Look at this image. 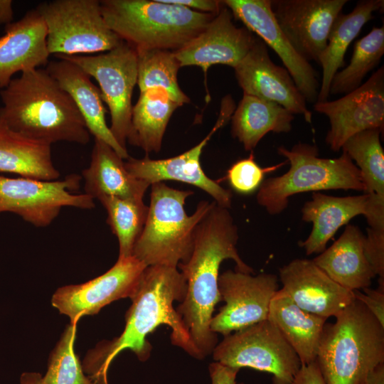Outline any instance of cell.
<instances>
[{
	"mask_svg": "<svg viewBox=\"0 0 384 384\" xmlns=\"http://www.w3.org/2000/svg\"><path fill=\"white\" fill-rule=\"evenodd\" d=\"M348 0H271L279 28L306 61L319 60L331 26Z\"/></svg>",
	"mask_w": 384,
	"mask_h": 384,
	"instance_id": "cell-16",
	"label": "cell"
},
{
	"mask_svg": "<svg viewBox=\"0 0 384 384\" xmlns=\"http://www.w3.org/2000/svg\"><path fill=\"white\" fill-rule=\"evenodd\" d=\"M314 110L329 119L326 142L335 152L352 136L362 131L384 128V67L342 97L316 102Z\"/></svg>",
	"mask_w": 384,
	"mask_h": 384,
	"instance_id": "cell-15",
	"label": "cell"
},
{
	"mask_svg": "<svg viewBox=\"0 0 384 384\" xmlns=\"http://www.w3.org/2000/svg\"><path fill=\"white\" fill-rule=\"evenodd\" d=\"M368 202L367 193L337 197L314 192L311 200L306 202L302 208V219L312 223V230L299 245L305 250L307 255L321 253L341 226L356 215L366 216Z\"/></svg>",
	"mask_w": 384,
	"mask_h": 384,
	"instance_id": "cell-23",
	"label": "cell"
},
{
	"mask_svg": "<svg viewBox=\"0 0 384 384\" xmlns=\"http://www.w3.org/2000/svg\"><path fill=\"white\" fill-rule=\"evenodd\" d=\"M244 94L279 104L311 123L312 114L306 101L287 69L274 64L266 44L258 37L246 55L234 68Z\"/></svg>",
	"mask_w": 384,
	"mask_h": 384,
	"instance_id": "cell-18",
	"label": "cell"
},
{
	"mask_svg": "<svg viewBox=\"0 0 384 384\" xmlns=\"http://www.w3.org/2000/svg\"><path fill=\"white\" fill-rule=\"evenodd\" d=\"M230 97L227 95L223 99L220 114L215 126L195 146L181 154L164 159H151L148 156L135 159L129 156L124 161L127 171L150 186L169 180L191 184L206 192L220 206L230 208L233 198L231 191L207 176L201 167L200 159L203 148L213 134L229 121L234 112L235 102Z\"/></svg>",
	"mask_w": 384,
	"mask_h": 384,
	"instance_id": "cell-13",
	"label": "cell"
},
{
	"mask_svg": "<svg viewBox=\"0 0 384 384\" xmlns=\"http://www.w3.org/2000/svg\"><path fill=\"white\" fill-rule=\"evenodd\" d=\"M353 291L355 298L359 300L384 326V279H378L376 289L369 287Z\"/></svg>",
	"mask_w": 384,
	"mask_h": 384,
	"instance_id": "cell-38",
	"label": "cell"
},
{
	"mask_svg": "<svg viewBox=\"0 0 384 384\" xmlns=\"http://www.w3.org/2000/svg\"><path fill=\"white\" fill-rule=\"evenodd\" d=\"M233 17L224 5L201 32L174 51L181 67L199 66L205 73L216 64L234 68L248 53L256 37L246 28L237 27Z\"/></svg>",
	"mask_w": 384,
	"mask_h": 384,
	"instance_id": "cell-19",
	"label": "cell"
},
{
	"mask_svg": "<svg viewBox=\"0 0 384 384\" xmlns=\"http://www.w3.org/2000/svg\"><path fill=\"white\" fill-rule=\"evenodd\" d=\"M364 252L375 276L384 279V230L367 229Z\"/></svg>",
	"mask_w": 384,
	"mask_h": 384,
	"instance_id": "cell-37",
	"label": "cell"
},
{
	"mask_svg": "<svg viewBox=\"0 0 384 384\" xmlns=\"http://www.w3.org/2000/svg\"><path fill=\"white\" fill-rule=\"evenodd\" d=\"M150 203L144 228L133 248L132 256L146 266L177 268L186 262L193 248L196 226L210 209L213 202L201 201L188 215L186 200L193 192L168 186L164 182L151 186Z\"/></svg>",
	"mask_w": 384,
	"mask_h": 384,
	"instance_id": "cell-6",
	"label": "cell"
},
{
	"mask_svg": "<svg viewBox=\"0 0 384 384\" xmlns=\"http://www.w3.org/2000/svg\"><path fill=\"white\" fill-rule=\"evenodd\" d=\"M383 0H363L347 14L340 13L336 18L327 44L319 60L322 68V80L316 102L328 100L331 80L338 70L344 65V55L363 26L373 18V14L381 11Z\"/></svg>",
	"mask_w": 384,
	"mask_h": 384,
	"instance_id": "cell-27",
	"label": "cell"
},
{
	"mask_svg": "<svg viewBox=\"0 0 384 384\" xmlns=\"http://www.w3.org/2000/svg\"><path fill=\"white\" fill-rule=\"evenodd\" d=\"M218 284L225 304L212 318L213 332L225 336L268 319L271 301L278 291L276 274L253 276L229 270L219 275Z\"/></svg>",
	"mask_w": 384,
	"mask_h": 384,
	"instance_id": "cell-12",
	"label": "cell"
},
{
	"mask_svg": "<svg viewBox=\"0 0 384 384\" xmlns=\"http://www.w3.org/2000/svg\"><path fill=\"white\" fill-rule=\"evenodd\" d=\"M181 105L162 90L140 92L132 107L131 126L127 142L146 154L158 153L173 112Z\"/></svg>",
	"mask_w": 384,
	"mask_h": 384,
	"instance_id": "cell-30",
	"label": "cell"
},
{
	"mask_svg": "<svg viewBox=\"0 0 384 384\" xmlns=\"http://www.w3.org/2000/svg\"><path fill=\"white\" fill-rule=\"evenodd\" d=\"M294 118L276 102L243 93L231 117V132L246 151H252L267 133L289 132Z\"/></svg>",
	"mask_w": 384,
	"mask_h": 384,
	"instance_id": "cell-28",
	"label": "cell"
},
{
	"mask_svg": "<svg viewBox=\"0 0 384 384\" xmlns=\"http://www.w3.org/2000/svg\"><path fill=\"white\" fill-rule=\"evenodd\" d=\"M80 180L78 174L53 181L0 176V213H14L36 227H46L64 207L92 209V197L73 193Z\"/></svg>",
	"mask_w": 384,
	"mask_h": 384,
	"instance_id": "cell-11",
	"label": "cell"
},
{
	"mask_svg": "<svg viewBox=\"0 0 384 384\" xmlns=\"http://www.w3.org/2000/svg\"><path fill=\"white\" fill-rule=\"evenodd\" d=\"M380 129H370L350 137L342 146L346 153L356 163L364 193L384 198V151L380 143Z\"/></svg>",
	"mask_w": 384,
	"mask_h": 384,
	"instance_id": "cell-31",
	"label": "cell"
},
{
	"mask_svg": "<svg viewBox=\"0 0 384 384\" xmlns=\"http://www.w3.org/2000/svg\"><path fill=\"white\" fill-rule=\"evenodd\" d=\"M13 16L12 1L0 0V24L5 23L6 26L11 23Z\"/></svg>",
	"mask_w": 384,
	"mask_h": 384,
	"instance_id": "cell-42",
	"label": "cell"
},
{
	"mask_svg": "<svg viewBox=\"0 0 384 384\" xmlns=\"http://www.w3.org/2000/svg\"><path fill=\"white\" fill-rule=\"evenodd\" d=\"M365 235L354 225L344 231L313 262L332 280L351 291L369 287L375 277L364 252Z\"/></svg>",
	"mask_w": 384,
	"mask_h": 384,
	"instance_id": "cell-24",
	"label": "cell"
},
{
	"mask_svg": "<svg viewBox=\"0 0 384 384\" xmlns=\"http://www.w3.org/2000/svg\"><path fill=\"white\" fill-rule=\"evenodd\" d=\"M80 67L100 85L102 101L110 110V129L124 149L131 126L132 96L137 84V53L124 41L97 55H56Z\"/></svg>",
	"mask_w": 384,
	"mask_h": 384,
	"instance_id": "cell-10",
	"label": "cell"
},
{
	"mask_svg": "<svg viewBox=\"0 0 384 384\" xmlns=\"http://www.w3.org/2000/svg\"><path fill=\"white\" fill-rule=\"evenodd\" d=\"M100 4L107 26L136 50L176 51L215 16L164 0H102Z\"/></svg>",
	"mask_w": 384,
	"mask_h": 384,
	"instance_id": "cell-5",
	"label": "cell"
},
{
	"mask_svg": "<svg viewBox=\"0 0 384 384\" xmlns=\"http://www.w3.org/2000/svg\"><path fill=\"white\" fill-rule=\"evenodd\" d=\"M45 21L36 9L5 27L0 37V88L5 87L17 73L38 68L48 63Z\"/></svg>",
	"mask_w": 384,
	"mask_h": 384,
	"instance_id": "cell-21",
	"label": "cell"
},
{
	"mask_svg": "<svg viewBox=\"0 0 384 384\" xmlns=\"http://www.w3.org/2000/svg\"><path fill=\"white\" fill-rule=\"evenodd\" d=\"M361 384H384V364L378 366Z\"/></svg>",
	"mask_w": 384,
	"mask_h": 384,
	"instance_id": "cell-43",
	"label": "cell"
},
{
	"mask_svg": "<svg viewBox=\"0 0 384 384\" xmlns=\"http://www.w3.org/2000/svg\"><path fill=\"white\" fill-rule=\"evenodd\" d=\"M287 161L278 164L261 167L255 161L253 153L247 158L235 161L227 171L225 179L233 191L240 194H250L259 189L266 174L276 171Z\"/></svg>",
	"mask_w": 384,
	"mask_h": 384,
	"instance_id": "cell-36",
	"label": "cell"
},
{
	"mask_svg": "<svg viewBox=\"0 0 384 384\" xmlns=\"http://www.w3.org/2000/svg\"><path fill=\"white\" fill-rule=\"evenodd\" d=\"M107 213V223L119 242V257L132 256L134 245L146 220L143 199L105 196L98 199Z\"/></svg>",
	"mask_w": 384,
	"mask_h": 384,
	"instance_id": "cell-34",
	"label": "cell"
},
{
	"mask_svg": "<svg viewBox=\"0 0 384 384\" xmlns=\"http://www.w3.org/2000/svg\"><path fill=\"white\" fill-rule=\"evenodd\" d=\"M147 266L134 256L118 257L116 263L102 275L79 284L58 289L51 299L53 306L77 324L85 315L97 314L111 302L132 298Z\"/></svg>",
	"mask_w": 384,
	"mask_h": 384,
	"instance_id": "cell-14",
	"label": "cell"
},
{
	"mask_svg": "<svg viewBox=\"0 0 384 384\" xmlns=\"http://www.w3.org/2000/svg\"><path fill=\"white\" fill-rule=\"evenodd\" d=\"M213 357L230 368L268 373L272 384H292L302 366L294 350L268 319L224 336Z\"/></svg>",
	"mask_w": 384,
	"mask_h": 384,
	"instance_id": "cell-9",
	"label": "cell"
},
{
	"mask_svg": "<svg viewBox=\"0 0 384 384\" xmlns=\"http://www.w3.org/2000/svg\"><path fill=\"white\" fill-rule=\"evenodd\" d=\"M76 331L77 324H68L50 352L43 377L46 384H95L84 374L82 363L74 351Z\"/></svg>",
	"mask_w": 384,
	"mask_h": 384,
	"instance_id": "cell-35",
	"label": "cell"
},
{
	"mask_svg": "<svg viewBox=\"0 0 384 384\" xmlns=\"http://www.w3.org/2000/svg\"><path fill=\"white\" fill-rule=\"evenodd\" d=\"M315 362L326 384H361L384 364V326L355 298L326 323Z\"/></svg>",
	"mask_w": 384,
	"mask_h": 384,
	"instance_id": "cell-4",
	"label": "cell"
},
{
	"mask_svg": "<svg viewBox=\"0 0 384 384\" xmlns=\"http://www.w3.org/2000/svg\"><path fill=\"white\" fill-rule=\"evenodd\" d=\"M20 384H46V383L38 373H23L21 375Z\"/></svg>",
	"mask_w": 384,
	"mask_h": 384,
	"instance_id": "cell-44",
	"label": "cell"
},
{
	"mask_svg": "<svg viewBox=\"0 0 384 384\" xmlns=\"http://www.w3.org/2000/svg\"><path fill=\"white\" fill-rule=\"evenodd\" d=\"M48 144L28 139L0 120V172L44 181L58 179Z\"/></svg>",
	"mask_w": 384,
	"mask_h": 384,
	"instance_id": "cell-29",
	"label": "cell"
},
{
	"mask_svg": "<svg viewBox=\"0 0 384 384\" xmlns=\"http://www.w3.org/2000/svg\"><path fill=\"white\" fill-rule=\"evenodd\" d=\"M384 54V26L373 27L354 45L351 62L334 76L330 95L347 94L361 84L366 75L380 62Z\"/></svg>",
	"mask_w": 384,
	"mask_h": 384,
	"instance_id": "cell-33",
	"label": "cell"
},
{
	"mask_svg": "<svg viewBox=\"0 0 384 384\" xmlns=\"http://www.w3.org/2000/svg\"><path fill=\"white\" fill-rule=\"evenodd\" d=\"M277 152L287 159L290 168L279 176L264 180L256 198L270 215L285 210L294 194L331 189L364 191L358 167L344 152L335 159L321 158L315 144L304 143L291 149L279 146Z\"/></svg>",
	"mask_w": 384,
	"mask_h": 384,
	"instance_id": "cell-7",
	"label": "cell"
},
{
	"mask_svg": "<svg viewBox=\"0 0 384 384\" xmlns=\"http://www.w3.org/2000/svg\"><path fill=\"white\" fill-rule=\"evenodd\" d=\"M137 53V85L140 92L162 90L181 106L190 99L180 88L177 73L181 65L174 51L161 49L140 50Z\"/></svg>",
	"mask_w": 384,
	"mask_h": 384,
	"instance_id": "cell-32",
	"label": "cell"
},
{
	"mask_svg": "<svg viewBox=\"0 0 384 384\" xmlns=\"http://www.w3.org/2000/svg\"><path fill=\"white\" fill-rule=\"evenodd\" d=\"M292 384H326L316 362L302 365Z\"/></svg>",
	"mask_w": 384,
	"mask_h": 384,
	"instance_id": "cell-41",
	"label": "cell"
},
{
	"mask_svg": "<svg viewBox=\"0 0 384 384\" xmlns=\"http://www.w3.org/2000/svg\"><path fill=\"white\" fill-rule=\"evenodd\" d=\"M186 289V281L178 268L159 265L145 268L137 292L131 298L123 332L111 341L99 342L84 358L83 371L95 384H108V368L125 349L134 352L139 361H146L152 350L146 336L162 324L171 329L173 345L198 359L190 334L173 306L175 301H183Z\"/></svg>",
	"mask_w": 384,
	"mask_h": 384,
	"instance_id": "cell-1",
	"label": "cell"
},
{
	"mask_svg": "<svg viewBox=\"0 0 384 384\" xmlns=\"http://www.w3.org/2000/svg\"><path fill=\"white\" fill-rule=\"evenodd\" d=\"M238 227L228 209L213 201L196 226L189 259L178 265L187 289L176 310L190 334L198 359L212 353L218 342L217 334L210 330V325L215 306L222 301L218 284L220 264L230 259L235 263L236 271L253 273L238 252Z\"/></svg>",
	"mask_w": 384,
	"mask_h": 384,
	"instance_id": "cell-2",
	"label": "cell"
},
{
	"mask_svg": "<svg viewBox=\"0 0 384 384\" xmlns=\"http://www.w3.org/2000/svg\"><path fill=\"white\" fill-rule=\"evenodd\" d=\"M267 319L294 350L302 365L315 362L327 319L301 309L278 289L271 301Z\"/></svg>",
	"mask_w": 384,
	"mask_h": 384,
	"instance_id": "cell-26",
	"label": "cell"
},
{
	"mask_svg": "<svg viewBox=\"0 0 384 384\" xmlns=\"http://www.w3.org/2000/svg\"><path fill=\"white\" fill-rule=\"evenodd\" d=\"M0 96V120L19 134L50 145L90 142V133L73 99L46 69L22 73L1 90Z\"/></svg>",
	"mask_w": 384,
	"mask_h": 384,
	"instance_id": "cell-3",
	"label": "cell"
},
{
	"mask_svg": "<svg viewBox=\"0 0 384 384\" xmlns=\"http://www.w3.org/2000/svg\"><path fill=\"white\" fill-rule=\"evenodd\" d=\"M280 290L301 309L336 317L354 299L353 291L332 280L311 260L294 259L279 268Z\"/></svg>",
	"mask_w": 384,
	"mask_h": 384,
	"instance_id": "cell-20",
	"label": "cell"
},
{
	"mask_svg": "<svg viewBox=\"0 0 384 384\" xmlns=\"http://www.w3.org/2000/svg\"><path fill=\"white\" fill-rule=\"evenodd\" d=\"M223 4L233 16L257 34L282 60L306 102H316L319 83L309 62L292 47L284 34L271 9V0H225Z\"/></svg>",
	"mask_w": 384,
	"mask_h": 384,
	"instance_id": "cell-17",
	"label": "cell"
},
{
	"mask_svg": "<svg viewBox=\"0 0 384 384\" xmlns=\"http://www.w3.org/2000/svg\"><path fill=\"white\" fill-rule=\"evenodd\" d=\"M37 9L46 26L50 55L101 53L123 41L106 24L98 0H55Z\"/></svg>",
	"mask_w": 384,
	"mask_h": 384,
	"instance_id": "cell-8",
	"label": "cell"
},
{
	"mask_svg": "<svg viewBox=\"0 0 384 384\" xmlns=\"http://www.w3.org/2000/svg\"><path fill=\"white\" fill-rule=\"evenodd\" d=\"M211 384H243L238 383L237 375L240 370L228 367L218 362L211 363L208 366Z\"/></svg>",
	"mask_w": 384,
	"mask_h": 384,
	"instance_id": "cell-40",
	"label": "cell"
},
{
	"mask_svg": "<svg viewBox=\"0 0 384 384\" xmlns=\"http://www.w3.org/2000/svg\"><path fill=\"white\" fill-rule=\"evenodd\" d=\"M49 61L46 71L73 99L84 119L88 131L95 139L112 148L123 159L129 156L114 137L105 119L106 110L100 89L90 76L78 65L62 58Z\"/></svg>",
	"mask_w": 384,
	"mask_h": 384,
	"instance_id": "cell-22",
	"label": "cell"
},
{
	"mask_svg": "<svg viewBox=\"0 0 384 384\" xmlns=\"http://www.w3.org/2000/svg\"><path fill=\"white\" fill-rule=\"evenodd\" d=\"M192 11L216 15L224 6L222 1L214 0H164Z\"/></svg>",
	"mask_w": 384,
	"mask_h": 384,
	"instance_id": "cell-39",
	"label": "cell"
},
{
	"mask_svg": "<svg viewBox=\"0 0 384 384\" xmlns=\"http://www.w3.org/2000/svg\"><path fill=\"white\" fill-rule=\"evenodd\" d=\"M123 160L108 144L95 139L90 164L82 172L85 193L97 200L105 196L143 199L150 185L132 176Z\"/></svg>",
	"mask_w": 384,
	"mask_h": 384,
	"instance_id": "cell-25",
	"label": "cell"
}]
</instances>
